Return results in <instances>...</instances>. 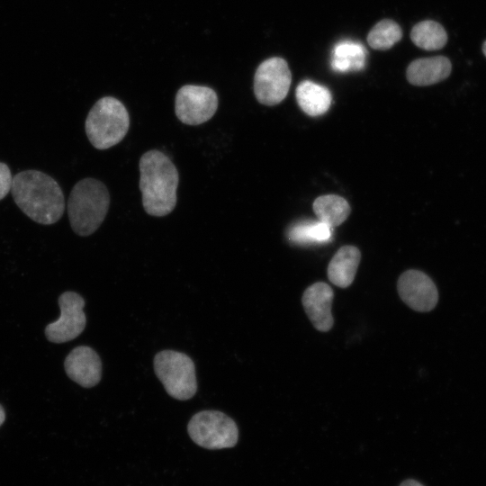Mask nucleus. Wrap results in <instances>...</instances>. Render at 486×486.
<instances>
[{
  "label": "nucleus",
  "instance_id": "nucleus-4",
  "mask_svg": "<svg viewBox=\"0 0 486 486\" xmlns=\"http://www.w3.org/2000/svg\"><path fill=\"white\" fill-rule=\"evenodd\" d=\"M129 127L127 109L112 96L99 99L89 111L85 122L86 136L97 149H107L121 142Z\"/></svg>",
  "mask_w": 486,
  "mask_h": 486
},
{
  "label": "nucleus",
  "instance_id": "nucleus-8",
  "mask_svg": "<svg viewBox=\"0 0 486 486\" xmlns=\"http://www.w3.org/2000/svg\"><path fill=\"white\" fill-rule=\"evenodd\" d=\"M217 108V94L208 86L185 85L176 93L175 112L184 124L204 123L215 114Z\"/></svg>",
  "mask_w": 486,
  "mask_h": 486
},
{
  "label": "nucleus",
  "instance_id": "nucleus-3",
  "mask_svg": "<svg viewBox=\"0 0 486 486\" xmlns=\"http://www.w3.org/2000/svg\"><path fill=\"white\" fill-rule=\"evenodd\" d=\"M107 187L94 178L78 181L71 190L68 201V215L75 233L86 237L103 223L109 209Z\"/></svg>",
  "mask_w": 486,
  "mask_h": 486
},
{
  "label": "nucleus",
  "instance_id": "nucleus-7",
  "mask_svg": "<svg viewBox=\"0 0 486 486\" xmlns=\"http://www.w3.org/2000/svg\"><path fill=\"white\" fill-rule=\"evenodd\" d=\"M292 74L287 62L278 57L263 61L254 76V93L256 100L265 105L280 104L287 95Z\"/></svg>",
  "mask_w": 486,
  "mask_h": 486
},
{
  "label": "nucleus",
  "instance_id": "nucleus-24",
  "mask_svg": "<svg viewBox=\"0 0 486 486\" xmlns=\"http://www.w3.org/2000/svg\"><path fill=\"white\" fill-rule=\"evenodd\" d=\"M482 50H483L484 55L486 56V41L483 44Z\"/></svg>",
  "mask_w": 486,
  "mask_h": 486
},
{
  "label": "nucleus",
  "instance_id": "nucleus-16",
  "mask_svg": "<svg viewBox=\"0 0 486 486\" xmlns=\"http://www.w3.org/2000/svg\"><path fill=\"white\" fill-rule=\"evenodd\" d=\"M296 100L301 109L310 116L324 114L330 107V91L310 80L301 82L296 88Z\"/></svg>",
  "mask_w": 486,
  "mask_h": 486
},
{
  "label": "nucleus",
  "instance_id": "nucleus-1",
  "mask_svg": "<svg viewBox=\"0 0 486 486\" xmlns=\"http://www.w3.org/2000/svg\"><path fill=\"white\" fill-rule=\"evenodd\" d=\"M12 196L20 210L33 221L50 225L63 215L65 199L58 184L38 170H24L13 177Z\"/></svg>",
  "mask_w": 486,
  "mask_h": 486
},
{
  "label": "nucleus",
  "instance_id": "nucleus-15",
  "mask_svg": "<svg viewBox=\"0 0 486 486\" xmlns=\"http://www.w3.org/2000/svg\"><path fill=\"white\" fill-rule=\"evenodd\" d=\"M366 56V50L361 42L341 40L332 50L330 67L338 73L360 71L365 67Z\"/></svg>",
  "mask_w": 486,
  "mask_h": 486
},
{
  "label": "nucleus",
  "instance_id": "nucleus-11",
  "mask_svg": "<svg viewBox=\"0 0 486 486\" xmlns=\"http://www.w3.org/2000/svg\"><path fill=\"white\" fill-rule=\"evenodd\" d=\"M68 376L84 388L95 386L102 377V362L97 353L87 346L75 347L64 362Z\"/></svg>",
  "mask_w": 486,
  "mask_h": 486
},
{
  "label": "nucleus",
  "instance_id": "nucleus-22",
  "mask_svg": "<svg viewBox=\"0 0 486 486\" xmlns=\"http://www.w3.org/2000/svg\"><path fill=\"white\" fill-rule=\"evenodd\" d=\"M400 486H423L420 482L415 481V480H412V479H409V480H406L404 482H402Z\"/></svg>",
  "mask_w": 486,
  "mask_h": 486
},
{
  "label": "nucleus",
  "instance_id": "nucleus-14",
  "mask_svg": "<svg viewBox=\"0 0 486 486\" xmlns=\"http://www.w3.org/2000/svg\"><path fill=\"white\" fill-rule=\"evenodd\" d=\"M361 259V253L356 247L343 246L331 258L328 266L329 281L340 288L349 286L356 276Z\"/></svg>",
  "mask_w": 486,
  "mask_h": 486
},
{
  "label": "nucleus",
  "instance_id": "nucleus-13",
  "mask_svg": "<svg viewBox=\"0 0 486 486\" xmlns=\"http://www.w3.org/2000/svg\"><path fill=\"white\" fill-rule=\"evenodd\" d=\"M450 60L444 56L422 58L412 61L407 68L408 81L418 86H429L446 79L451 73Z\"/></svg>",
  "mask_w": 486,
  "mask_h": 486
},
{
  "label": "nucleus",
  "instance_id": "nucleus-19",
  "mask_svg": "<svg viewBox=\"0 0 486 486\" xmlns=\"http://www.w3.org/2000/svg\"><path fill=\"white\" fill-rule=\"evenodd\" d=\"M410 38L416 46L426 50H439L447 41L444 27L431 20L417 23L411 30Z\"/></svg>",
  "mask_w": 486,
  "mask_h": 486
},
{
  "label": "nucleus",
  "instance_id": "nucleus-9",
  "mask_svg": "<svg viewBox=\"0 0 486 486\" xmlns=\"http://www.w3.org/2000/svg\"><path fill=\"white\" fill-rule=\"evenodd\" d=\"M59 318L45 328L49 341L64 343L78 337L86 328V317L83 310L85 301L75 292H65L58 298Z\"/></svg>",
  "mask_w": 486,
  "mask_h": 486
},
{
  "label": "nucleus",
  "instance_id": "nucleus-23",
  "mask_svg": "<svg viewBox=\"0 0 486 486\" xmlns=\"http://www.w3.org/2000/svg\"><path fill=\"white\" fill-rule=\"evenodd\" d=\"M5 419V412L2 405H0V426L4 423Z\"/></svg>",
  "mask_w": 486,
  "mask_h": 486
},
{
  "label": "nucleus",
  "instance_id": "nucleus-12",
  "mask_svg": "<svg viewBox=\"0 0 486 486\" xmlns=\"http://www.w3.org/2000/svg\"><path fill=\"white\" fill-rule=\"evenodd\" d=\"M331 287L322 282L309 286L303 292L302 302L309 320L320 331H328L333 326Z\"/></svg>",
  "mask_w": 486,
  "mask_h": 486
},
{
  "label": "nucleus",
  "instance_id": "nucleus-17",
  "mask_svg": "<svg viewBox=\"0 0 486 486\" xmlns=\"http://www.w3.org/2000/svg\"><path fill=\"white\" fill-rule=\"evenodd\" d=\"M318 220L332 228L341 225L349 216V203L341 196L326 194L318 197L312 205Z\"/></svg>",
  "mask_w": 486,
  "mask_h": 486
},
{
  "label": "nucleus",
  "instance_id": "nucleus-18",
  "mask_svg": "<svg viewBox=\"0 0 486 486\" xmlns=\"http://www.w3.org/2000/svg\"><path fill=\"white\" fill-rule=\"evenodd\" d=\"M333 228L317 220H302L291 226L287 231L288 238L299 245L321 244L331 240Z\"/></svg>",
  "mask_w": 486,
  "mask_h": 486
},
{
  "label": "nucleus",
  "instance_id": "nucleus-21",
  "mask_svg": "<svg viewBox=\"0 0 486 486\" xmlns=\"http://www.w3.org/2000/svg\"><path fill=\"white\" fill-rule=\"evenodd\" d=\"M13 176L9 166L0 162V200L4 199L11 191Z\"/></svg>",
  "mask_w": 486,
  "mask_h": 486
},
{
  "label": "nucleus",
  "instance_id": "nucleus-10",
  "mask_svg": "<svg viewBox=\"0 0 486 486\" xmlns=\"http://www.w3.org/2000/svg\"><path fill=\"white\" fill-rule=\"evenodd\" d=\"M400 299L417 311H429L436 305L438 293L433 281L423 272L408 270L397 284Z\"/></svg>",
  "mask_w": 486,
  "mask_h": 486
},
{
  "label": "nucleus",
  "instance_id": "nucleus-2",
  "mask_svg": "<svg viewBox=\"0 0 486 486\" xmlns=\"http://www.w3.org/2000/svg\"><path fill=\"white\" fill-rule=\"evenodd\" d=\"M139 167L145 212L156 217L169 214L177 200L179 175L176 166L162 151L151 149L141 156Z\"/></svg>",
  "mask_w": 486,
  "mask_h": 486
},
{
  "label": "nucleus",
  "instance_id": "nucleus-20",
  "mask_svg": "<svg viewBox=\"0 0 486 486\" xmlns=\"http://www.w3.org/2000/svg\"><path fill=\"white\" fill-rule=\"evenodd\" d=\"M402 37L400 25L390 19L377 22L367 35V43L374 50H386L397 43Z\"/></svg>",
  "mask_w": 486,
  "mask_h": 486
},
{
  "label": "nucleus",
  "instance_id": "nucleus-6",
  "mask_svg": "<svg viewBox=\"0 0 486 486\" xmlns=\"http://www.w3.org/2000/svg\"><path fill=\"white\" fill-rule=\"evenodd\" d=\"M191 439L209 450L231 448L238 440L235 421L218 410H202L194 414L187 425Z\"/></svg>",
  "mask_w": 486,
  "mask_h": 486
},
{
  "label": "nucleus",
  "instance_id": "nucleus-5",
  "mask_svg": "<svg viewBox=\"0 0 486 486\" xmlns=\"http://www.w3.org/2000/svg\"><path fill=\"white\" fill-rule=\"evenodd\" d=\"M154 370L172 398L186 400L196 393L194 364L187 355L174 350L160 351L154 357Z\"/></svg>",
  "mask_w": 486,
  "mask_h": 486
}]
</instances>
